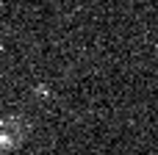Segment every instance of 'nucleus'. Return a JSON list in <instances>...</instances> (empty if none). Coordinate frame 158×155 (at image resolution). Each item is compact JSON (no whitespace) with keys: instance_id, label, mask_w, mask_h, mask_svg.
Returning <instances> with one entry per match:
<instances>
[{"instance_id":"1","label":"nucleus","mask_w":158,"mask_h":155,"mask_svg":"<svg viewBox=\"0 0 158 155\" xmlns=\"http://www.w3.org/2000/svg\"><path fill=\"white\" fill-rule=\"evenodd\" d=\"M25 133H28L25 119H19V116L3 119V122H0V150H14V147H19L22 139H25Z\"/></svg>"},{"instance_id":"2","label":"nucleus","mask_w":158,"mask_h":155,"mask_svg":"<svg viewBox=\"0 0 158 155\" xmlns=\"http://www.w3.org/2000/svg\"><path fill=\"white\" fill-rule=\"evenodd\" d=\"M0 155H3V153H0Z\"/></svg>"}]
</instances>
